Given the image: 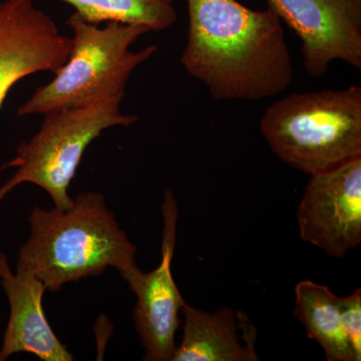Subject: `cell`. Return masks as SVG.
Here are the masks:
<instances>
[{
  "mask_svg": "<svg viewBox=\"0 0 361 361\" xmlns=\"http://www.w3.org/2000/svg\"><path fill=\"white\" fill-rule=\"evenodd\" d=\"M187 42L180 63L217 101H262L293 82L282 21L269 6L237 0H187Z\"/></svg>",
  "mask_w": 361,
  "mask_h": 361,
  "instance_id": "6da1fadb",
  "label": "cell"
},
{
  "mask_svg": "<svg viewBox=\"0 0 361 361\" xmlns=\"http://www.w3.org/2000/svg\"><path fill=\"white\" fill-rule=\"evenodd\" d=\"M28 222L30 235L18 251L16 270L32 273L47 290L58 292L109 267L126 281L139 270L135 247L101 193L78 194L68 209L35 207Z\"/></svg>",
  "mask_w": 361,
  "mask_h": 361,
  "instance_id": "7a4b0ae2",
  "label": "cell"
},
{
  "mask_svg": "<svg viewBox=\"0 0 361 361\" xmlns=\"http://www.w3.org/2000/svg\"><path fill=\"white\" fill-rule=\"evenodd\" d=\"M260 130L280 160L310 176L361 158V87L282 97L266 109Z\"/></svg>",
  "mask_w": 361,
  "mask_h": 361,
  "instance_id": "3957f363",
  "label": "cell"
},
{
  "mask_svg": "<svg viewBox=\"0 0 361 361\" xmlns=\"http://www.w3.org/2000/svg\"><path fill=\"white\" fill-rule=\"evenodd\" d=\"M73 30L70 56L54 80L37 87L18 110L20 116L44 115L111 97H125L133 71L157 52L156 45L140 51L130 47L149 32L142 25L106 23L104 27L73 13L68 20Z\"/></svg>",
  "mask_w": 361,
  "mask_h": 361,
  "instance_id": "277c9868",
  "label": "cell"
},
{
  "mask_svg": "<svg viewBox=\"0 0 361 361\" xmlns=\"http://www.w3.org/2000/svg\"><path fill=\"white\" fill-rule=\"evenodd\" d=\"M125 97H111L44 114L37 134L16 149L13 160L0 167L16 168L0 188V201L14 188L30 183L44 189L59 209L70 208L68 188L85 149L104 130L116 126L130 127L137 116L121 111Z\"/></svg>",
  "mask_w": 361,
  "mask_h": 361,
  "instance_id": "5b68a950",
  "label": "cell"
},
{
  "mask_svg": "<svg viewBox=\"0 0 361 361\" xmlns=\"http://www.w3.org/2000/svg\"><path fill=\"white\" fill-rule=\"evenodd\" d=\"M300 238L342 258L361 242V158L311 175L297 210Z\"/></svg>",
  "mask_w": 361,
  "mask_h": 361,
  "instance_id": "8992f818",
  "label": "cell"
},
{
  "mask_svg": "<svg viewBox=\"0 0 361 361\" xmlns=\"http://www.w3.org/2000/svg\"><path fill=\"white\" fill-rule=\"evenodd\" d=\"M161 215L160 264L149 273L139 269L127 280L137 296L133 319L145 349V360L149 361H172L177 348L175 336L180 324V311L185 302L172 274L179 218V207L172 190L164 192Z\"/></svg>",
  "mask_w": 361,
  "mask_h": 361,
  "instance_id": "52a82bcc",
  "label": "cell"
},
{
  "mask_svg": "<svg viewBox=\"0 0 361 361\" xmlns=\"http://www.w3.org/2000/svg\"><path fill=\"white\" fill-rule=\"evenodd\" d=\"M296 33L308 75L322 78L342 61L361 68V0H268Z\"/></svg>",
  "mask_w": 361,
  "mask_h": 361,
  "instance_id": "ba28073f",
  "label": "cell"
},
{
  "mask_svg": "<svg viewBox=\"0 0 361 361\" xmlns=\"http://www.w3.org/2000/svg\"><path fill=\"white\" fill-rule=\"evenodd\" d=\"M71 49V37L35 0L0 1V110L14 85L40 71L56 73Z\"/></svg>",
  "mask_w": 361,
  "mask_h": 361,
  "instance_id": "9c48e42d",
  "label": "cell"
},
{
  "mask_svg": "<svg viewBox=\"0 0 361 361\" xmlns=\"http://www.w3.org/2000/svg\"><path fill=\"white\" fill-rule=\"evenodd\" d=\"M0 283L9 303V319L4 334L0 358L18 353H32L44 361H73L75 356L61 343L44 314V284L27 271L9 268L0 252Z\"/></svg>",
  "mask_w": 361,
  "mask_h": 361,
  "instance_id": "30bf717a",
  "label": "cell"
},
{
  "mask_svg": "<svg viewBox=\"0 0 361 361\" xmlns=\"http://www.w3.org/2000/svg\"><path fill=\"white\" fill-rule=\"evenodd\" d=\"M182 342L172 361H258L257 329L241 310H198L185 301Z\"/></svg>",
  "mask_w": 361,
  "mask_h": 361,
  "instance_id": "8fae6325",
  "label": "cell"
},
{
  "mask_svg": "<svg viewBox=\"0 0 361 361\" xmlns=\"http://www.w3.org/2000/svg\"><path fill=\"white\" fill-rule=\"evenodd\" d=\"M293 314L310 339L319 343L327 361H353L342 327L339 297L326 285L302 280L295 287Z\"/></svg>",
  "mask_w": 361,
  "mask_h": 361,
  "instance_id": "7c38bea8",
  "label": "cell"
},
{
  "mask_svg": "<svg viewBox=\"0 0 361 361\" xmlns=\"http://www.w3.org/2000/svg\"><path fill=\"white\" fill-rule=\"evenodd\" d=\"M94 25L122 23L146 26L149 32L168 30L177 21L174 0H59Z\"/></svg>",
  "mask_w": 361,
  "mask_h": 361,
  "instance_id": "4fadbf2b",
  "label": "cell"
},
{
  "mask_svg": "<svg viewBox=\"0 0 361 361\" xmlns=\"http://www.w3.org/2000/svg\"><path fill=\"white\" fill-rule=\"evenodd\" d=\"M341 323L353 353V361L361 360V290L351 295L339 297Z\"/></svg>",
  "mask_w": 361,
  "mask_h": 361,
  "instance_id": "5bb4252c",
  "label": "cell"
},
{
  "mask_svg": "<svg viewBox=\"0 0 361 361\" xmlns=\"http://www.w3.org/2000/svg\"><path fill=\"white\" fill-rule=\"evenodd\" d=\"M0 361H2V360H1V358H0Z\"/></svg>",
  "mask_w": 361,
  "mask_h": 361,
  "instance_id": "9a60e30c",
  "label": "cell"
}]
</instances>
